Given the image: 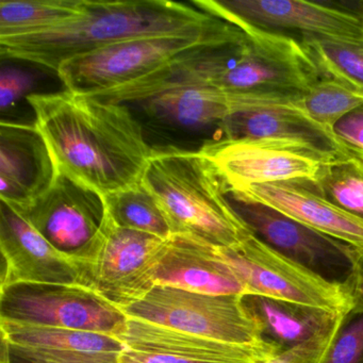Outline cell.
<instances>
[{"label":"cell","mask_w":363,"mask_h":363,"mask_svg":"<svg viewBox=\"0 0 363 363\" xmlns=\"http://www.w3.org/2000/svg\"><path fill=\"white\" fill-rule=\"evenodd\" d=\"M26 99L60 175L104 197L142 182L154 150L128 106L69 90Z\"/></svg>","instance_id":"obj_1"},{"label":"cell","mask_w":363,"mask_h":363,"mask_svg":"<svg viewBox=\"0 0 363 363\" xmlns=\"http://www.w3.org/2000/svg\"><path fill=\"white\" fill-rule=\"evenodd\" d=\"M216 20L195 6L167 0H86L82 13L54 28L0 40V52L4 59L35 63L57 73L67 61L107 46L182 33Z\"/></svg>","instance_id":"obj_2"},{"label":"cell","mask_w":363,"mask_h":363,"mask_svg":"<svg viewBox=\"0 0 363 363\" xmlns=\"http://www.w3.org/2000/svg\"><path fill=\"white\" fill-rule=\"evenodd\" d=\"M142 184L158 201L172 235H188L218 247H230L250 233L201 150H154Z\"/></svg>","instance_id":"obj_3"},{"label":"cell","mask_w":363,"mask_h":363,"mask_svg":"<svg viewBox=\"0 0 363 363\" xmlns=\"http://www.w3.org/2000/svg\"><path fill=\"white\" fill-rule=\"evenodd\" d=\"M243 37L239 28L218 18L199 28L128 40L75 57L63 63L57 75L65 90L92 96L146 77L195 48Z\"/></svg>","instance_id":"obj_4"},{"label":"cell","mask_w":363,"mask_h":363,"mask_svg":"<svg viewBox=\"0 0 363 363\" xmlns=\"http://www.w3.org/2000/svg\"><path fill=\"white\" fill-rule=\"evenodd\" d=\"M201 11L239 28L290 38L363 41V14L305 0H194Z\"/></svg>","instance_id":"obj_5"},{"label":"cell","mask_w":363,"mask_h":363,"mask_svg":"<svg viewBox=\"0 0 363 363\" xmlns=\"http://www.w3.org/2000/svg\"><path fill=\"white\" fill-rule=\"evenodd\" d=\"M0 320L120 337L126 314L82 284L18 282L0 292Z\"/></svg>","instance_id":"obj_6"},{"label":"cell","mask_w":363,"mask_h":363,"mask_svg":"<svg viewBox=\"0 0 363 363\" xmlns=\"http://www.w3.org/2000/svg\"><path fill=\"white\" fill-rule=\"evenodd\" d=\"M241 297L156 286L139 301L121 310L129 318L225 343L269 345L263 341L254 320L244 310Z\"/></svg>","instance_id":"obj_7"},{"label":"cell","mask_w":363,"mask_h":363,"mask_svg":"<svg viewBox=\"0 0 363 363\" xmlns=\"http://www.w3.org/2000/svg\"><path fill=\"white\" fill-rule=\"evenodd\" d=\"M320 78L303 44L290 38L248 33L239 56L216 89L233 94L298 101Z\"/></svg>","instance_id":"obj_8"},{"label":"cell","mask_w":363,"mask_h":363,"mask_svg":"<svg viewBox=\"0 0 363 363\" xmlns=\"http://www.w3.org/2000/svg\"><path fill=\"white\" fill-rule=\"evenodd\" d=\"M201 152L213 165L226 193L282 182H314L325 163L316 150L272 139H223L207 142Z\"/></svg>","instance_id":"obj_9"},{"label":"cell","mask_w":363,"mask_h":363,"mask_svg":"<svg viewBox=\"0 0 363 363\" xmlns=\"http://www.w3.org/2000/svg\"><path fill=\"white\" fill-rule=\"evenodd\" d=\"M227 199L244 226L264 245L331 284L343 286L347 281L359 248L314 230L264 203L228 195Z\"/></svg>","instance_id":"obj_10"},{"label":"cell","mask_w":363,"mask_h":363,"mask_svg":"<svg viewBox=\"0 0 363 363\" xmlns=\"http://www.w3.org/2000/svg\"><path fill=\"white\" fill-rule=\"evenodd\" d=\"M235 272L247 294L303 303L345 313L350 310L343 288L264 245L252 233L230 247H218Z\"/></svg>","instance_id":"obj_11"},{"label":"cell","mask_w":363,"mask_h":363,"mask_svg":"<svg viewBox=\"0 0 363 363\" xmlns=\"http://www.w3.org/2000/svg\"><path fill=\"white\" fill-rule=\"evenodd\" d=\"M18 211L79 267L94 258L109 222L104 196L63 175L30 207Z\"/></svg>","instance_id":"obj_12"},{"label":"cell","mask_w":363,"mask_h":363,"mask_svg":"<svg viewBox=\"0 0 363 363\" xmlns=\"http://www.w3.org/2000/svg\"><path fill=\"white\" fill-rule=\"evenodd\" d=\"M167 240L116 226L109 218L96 255L80 267L82 286L121 309L139 301L155 286V262Z\"/></svg>","instance_id":"obj_13"},{"label":"cell","mask_w":363,"mask_h":363,"mask_svg":"<svg viewBox=\"0 0 363 363\" xmlns=\"http://www.w3.org/2000/svg\"><path fill=\"white\" fill-rule=\"evenodd\" d=\"M265 343L286 363H318L344 313L257 294L241 297Z\"/></svg>","instance_id":"obj_14"},{"label":"cell","mask_w":363,"mask_h":363,"mask_svg":"<svg viewBox=\"0 0 363 363\" xmlns=\"http://www.w3.org/2000/svg\"><path fill=\"white\" fill-rule=\"evenodd\" d=\"M118 363H262L275 358L269 345H238L129 318L118 337Z\"/></svg>","instance_id":"obj_15"},{"label":"cell","mask_w":363,"mask_h":363,"mask_svg":"<svg viewBox=\"0 0 363 363\" xmlns=\"http://www.w3.org/2000/svg\"><path fill=\"white\" fill-rule=\"evenodd\" d=\"M1 288L18 282L82 284L80 267L8 203L0 205Z\"/></svg>","instance_id":"obj_16"},{"label":"cell","mask_w":363,"mask_h":363,"mask_svg":"<svg viewBox=\"0 0 363 363\" xmlns=\"http://www.w3.org/2000/svg\"><path fill=\"white\" fill-rule=\"evenodd\" d=\"M58 169L37 125L3 120L0 126V197L16 210L30 207L54 186Z\"/></svg>","instance_id":"obj_17"},{"label":"cell","mask_w":363,"mask_h":363,"mask_svg":"<svg viewBox=\"0 0 363 363\" xmlns=\"http://www.w3.org/2000/svg\"><path fill=\"white\" fill-rule=\"evenodd\" d=\"M154 286L209 295H245V286L223 260L218 246L188 235H172L155 262Z\"/></svg>","instance_id":"obj_18"},{"label":"cell","mask_w":363,"mask_h":363,"mask_svg":"<svg viewBox=\"0 0 363 363\" xmlns=\"http://www.w3.org/2000/svg\"><path fill=\"white\" fill-rule=\"evenodd\" d=\"M228 196L264 203L306 226L363 250V220L320 196L312 182H282L246 186Z\"/></svg>","instance_id":"obj_19"},{"label":"cell","mask_w":363,"mask_h":363,"mask_svg":"<svg viewBox=\"0 0 363 363\" xmlns=\"http://www.w3.org/2000/svg\"><path fill=\"white\" fill-rule=\"evenodd\" d=\"M298 101L238 110L220 128L225 139L282 140L308 146L333 160L350 157L330 129L314 122L299 109Z\"/></svg>","instance_id":"obj_20"},{"label":"cell","mask_w":363,"mask_h":363,"mask_svg":"<svg viewBox=\"0 0 363 363\" xmlns=\"http://www.w3.org/2000/svg\"><path fill=\"white\" fill-rule=\"evenodd\" d=\"M286 103L284 99L233 94L213 88H180L142 101L152 118L182 128L220 125L238 110Z\"/></svg>","instance_id":"obj_21"},{"label":"cell","mask_w":363,"mask_h":363,"mask_svg":"<svg viewBox=\"0 0 363 363\" xmlns=\"http://www.w3.org/2000/svg\"><path fill=\"white\" fill-rule=\"evenodd\" d=\"M1 340L14 345L88 352H122L125 344L103 333L0 320Z\"/></svg>","instance_id":"obj_22"},{"label":"cell","mask_w":363,"mask_h":363,"mask_svg":"<svg viewBox=\"0 0 363 363\" xmlns=\"http://www.w3.org/2000/svg\"><path fill=\"white\" fill-rule=\"evenodd\" d=\"M86 0H1L0 40L54 28L79 16Z\"/></svg>","instance_id":"obj_23"},{"label":"cell","mask_w":363,"mask_h":363,"mask_svg":"<svg viewBox=\"0 0 363 363\" xmlns=\"http://www.w3.org/2000/svg\"><path fill=\"white\" fill-rule=\"evenodd\" d=\"M108 216L116 226L157 235L172 237L169 222L156 197L142 182L104 197Z\"/></svg>","instance_id":"obj_24"},{"label":"cell","mask_w":363,"mask_h":363,"mask_svg":"<svg viewBox=\"0 0 363 363\" xmlns=\"http://www.w3.org/2000/svg\"><path fill=\"white\" fill-rule=\"evenodd\" d=\"M320 76L363 96V41L310 39L303 42Z\"/></svg>","instance_id":"obj_25"},{"label":"cell","mask_w":363,"mask_h":363,"mask_svg":"<svg viewBox=\"0 0 363 363\" xmlns=\"http://www.w3.org/2000/svg\"><path fill=\"white\" fill-rule=\"evenodd\" d=\"M312 184L327 201L363 220V163L358 159L350 156L325 163Z\"/></svg>","instance_id":"obj_26"},{"label":"cell","mask_w":363,"mask_h":363,"mask_svg":"<svg viewBox=\"0 0 363 363\" xmlns=\"http://www.w3.org/2000/svg\"><path fill=\"white\" fill-rule=\"evenodd\" d=\"M297 106L314 122L331 130L344 116L363 106V96L323 77L301 97Z\"/></svg>","instance_id":"obj_27"},{"label":"cell","mask_w":363,"mask_h":363,"mask_svg":"<svg viewBox=\"0 0 363 363\" xmlns=\"http://www.w3.org/2000/svg\"><path fill=\"white\" fill-rule=\"evenodd\" d=\"M318 363H363V311L342 315Z\"/></svg>","instance_id":"obj_28"},{"label":"cell","mask_w":363,"mask_h":363,"mask_svg":"<svg viewBox=\"0 0 363 363\" xmlns=\"http://www.w3.org/2000/svg\"><path fill=\"white\" fill-rule=\"evenodd\" d=\"M118 354L26 347L1 340V363H118Z\"/></svg>","instance_id":"obj_29"},{"label":"cell","mask_w":363,"mask_h":363,"mask_svg":"<svg viewBox=\"0 0 363 363\" xmlns=\"http://www.w3.org/2000/svg\"><path fill=\"white\" fill-rule=\"evenodd\" d=\"M35 78L31 74L14 67H6L0 74V109L5 112L16 105L24 96L33 94Z\"/></svg>","instance_id":"obj_30"},{"label":"cell","mask_w":363,"mask_h":363,"mask_svg":"<svg viewBox=\"0 0 363 363\" xmlns=\"http://www.w3.org/2000/svg\"><path fill=\"white\" fill-rule=\"evenodd\" d=\"M331 131L348 154L363 163V106L344 116Z\"/></svg>","instance_id":"obj_31"},{"label":"cell","mask_w":363,"mask_h":363,"mask_svg":"<svg viewBox=\"0 0 363 363\" xmlns=\"http://www.w3.org/2000/svg\"><path fill=\"white\" fill-rule=\"evenodd\" d=\"M342 288L347 297L350 310L363 311V250L359 252L352 274Z\"/></svg>","instance_id":"obj_32"},{"label":"cell","mask_w":363,"mask_h":363,"mask_svg":"<svg viewBox=\"0 0 363 363\" xmlns=\"http://www.w3.org/2000/svg\"><path fill=\"white\" fill-rule=\"evenodd\" d=\"M262 363H286L284 362V361L280 360V359H278L277 357H275V358L272 359V360L265 361V362Z\"/></svg>","instance_id":"obj_33"}]
</instances>
